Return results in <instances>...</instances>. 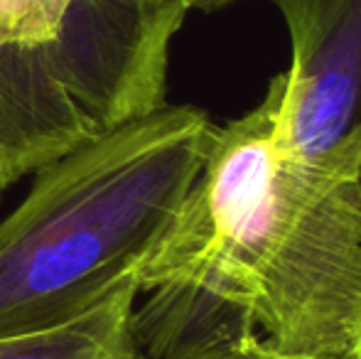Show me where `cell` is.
Returning <instances> with one entry per match:
<instances>
[{"label": "cell", "instance_id": "obj_1", "mask_svg": "<svg viewBox=\"0 0 361 359\" xmlns=\"http://www.w3.org/2000/svg\"><path fill=\"white\" fill-rule=\"evenodd\" d=\"M147 359H354L361 342V135L283 148L268 96L216 126L197 180L135 271Z\"/></svg>", "mask_w": 361, "mask_h": 359}, {"label": "cell", "instance_id": "obj_8", "mask_svg": "<svg viewBox=\"0 0 361 359\" xmlns=\"http://www.w3.org/2000/svg\"><path fill=\"white\" fill-rule=\"evenodd\" d=\"M3 192H5V187H3V182H0V195H3Z\"/></svg>", "mask_w": 361, "mask_h": 359}, {"label": "cell", "instance_id": "obj_5", "mask_svg": "<svg viewBox=\"0 0 361 359\" xmlns=\"http://www.w3.org/2000/svg\"><path fill=\"white\" fill-rule=\"evenodd\" d=\"M138 296V281L130 276L69 320L0 335V359H140L133 332Z\"/></svg>", "mask_w": 361, "mask_h": 359}, {"label": "cell", "instance_id": "obj_2", "mask_svg": "<svg viewBox=\"0 0 361 359\" xmlns=\"http://www.w3.org/2000/svg\"><path fill=\"white\" fill-rule=\"evenodd\" d=\"M216 123L160 106L35 173L0 221V335L64 322L135 276L197 180Z\"/></svg>", "mask_w": 361, "mask_h": 359}, {"label": "cell", "instance_id": "obj_3", "mask_svg": "<svg viewBox=\"0 0 361 359\" xmlns=\"http://www.w3.org/2000/svg\"><path fill=\"white\" fill-rule=\"evenodd\" d=\"M182 0H0V182L8 190L165 106Z\"/></svg>", "mask_w": 361, "mask_h": 359}, {"label": "cell", "instance_id": "obj_6", "mask_svg": "<svg viewBox=\"0 0 361 359\" xmlns=\"http://www.w3.org/2000/svg\"><path fill=\"white\" fill-rule=\"evenodd\" d=\"M187 8H200V10H214V8H224L228 3H236V0H182Z\"/></svg>", "mask_w": 361, "mask_h": 359}, {"label": "cell", "instance_id": "obj_4", "mask_svg": "<svg viewBox=\"0 0 361 359\" xmlns=\"http://www.w3.org/2000/svg\"><path fill=\"white\" fill-rule=\"evenodd\" d=\"M290 35V67L268 84L273 133L319 158L361 135V0H273Z\"/></svg>", "mask_w": 361, "mask_h": 359}, {"label": "cell", "instance_id": "obj_7", "mask_svg": "<svg viewBox=\"0 0 361 359\" xmlns=\"http://www.w3.org/2000/svg\"><path fill=\"white\" fill-rule=\"evenodd\" d=\"M354 359H361V342H359V350H357V355H354Z\"/></svg>", "mask_w": 361, "mask_h": 359}]
</instances>
